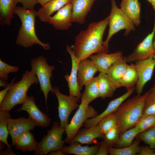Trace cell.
I'll list each match as a JSON object with an SVG mask.
<instances>
[{
    "mask_svg": "<svg viewBox=\"0 0 155 155\" xmlns=\"http://www.w3.org/2000/svg\"><path fill=\"white\" fill-rule=\"evenodd\" d=\"M108 20V16L99 22L90 23L86 30L75 37L72 49L80 60L87 59L94 53H104L102 38Z\"/></svg>",
    "mask_w": 155,
    "mask_h": 155,
    "instance_id": "6da1fadb",
    "label": "cell"
},
{
    "mask_svg": "<svg viewBox=\"0 0 155 155\" xmlns=\"http://www.w3.org/2000/svg\"><path fill=\"white\" fill-rule=\"evenodd\" d=\"M150 90L126 100L114 112L120 134L135 126L142 115L146 99Z\"/></svg>",
    "mask_w": 155,
    "mask_h": 155,
    "instance_id": "7a4b0ae2",
    "label": "cell"
},
{
    "mask_svg": "<svg viewBox=\"0 0 155 155\" xmlns=\"http://www.w3.org/2000/svg\"><path fill=\"white\" fill-rule=\"evenodd\" d=\"M15 14L20 19L21 26L19 29L16 41V44L26 48L32 47L35 44H38L44 50H48L50 46L48 43L42 42L36 35L35 24L37 11L34 9H29L22 7H17Z\"/></svg>",
    "mask_w": 155,
    "mask_h": 155,
    "instance_id": "3957f363",
    "label": "cell"
},
{
    "mask_svg": "<svg viewBox=\"0 0 155 155\" xmlns=\"http://www.w3.org/2000/svg\"><path fill=\"white\" fill-rule=\"evenodd\" d=\"M39 82L37 76L31 70H27L21 80L13 82L5 98L0 104V110L10 111L16 105L22 104L27 97V92L30 87L37 84Z\"/></svg>",
    "mask_w": 155,
    "mask_h": 155,
    "instance_id": "277c9868",
    "label": "cell"
},
{
    "mask_svg": "<svg viewBox=\"0 0 155 155\" xmlns=\"http://www.w3.org/2000/svg\"><path fill=\"white\" fill-rule=\"evenodd\" d=\"M111 11L108 16V32L103 44L105 53L108 52L109 42L114 34L121 30H124V35L126 36L135 29L131 20L118 7L115 0H111Z\"/></svg>",
    "mask_w": 155,
    "mask_h": 155,
    "instance_id": "5b68a950",
    "label": "cell"
},
{
    "mask_svg": "<svg viewBox=\"0 0 155 155\" xmlns=\"http://www.w3.org/2000/svg\"><path fill=\"white\" fill-rule=\"evenodd\" d=\"M65 131V128L60 127L58 122H54L51 128L47 131V134L38 142L34 151V155H46L51 152L61 149L65 142V140H62Z\"/></svg>",
    "mask_w": 155,
    "mask_h": 155,
    "instance_id": "8992f818",
    "label": "cell"
},
{
    "mask_svg": "<svg viewBox=\"0 0 155 155\" xmlns=\"http://www.w3.org/2000/svg\"><path fill=\"white\" fill-rule=\"evenodd\" d=\"M81 98V102L77 111L65 128L66 135L65 142L69 144L85 121L98 115V112L92 106L89 105L82 98Z\"/></svg>",
    "mask_w": 155,
    "mask_h": 155,
    "instance_id": "52a82bcc",
    "label": "cell"
},
{
    "mask_svg": "<svg viewBox=\"0 0 155 155\" xmlns=\"http://www.w3.org/2000/svg\"><path fill=\"white\" fill-rule=\"evenodd\" d=\"M30 65L31 70L35 73L38 80L40 90L44 95V101L47 106L49 92L51 91L54 94L50 78L52 77V72L55 69V66L49 65L47 59L42 55L31 60Z\"/></svg>",
    "mask_w": 155,
    "mask_h": 155,
    "instance_id": "ba28073f",
    "label": "cell"
},
{
    "mask_svg": "<svg viewBox=\"0 0 155 155\" xmlns=\"http://www.w3.org/2000/svg\"><path fill=\"white\" fill-rule=\"evenodd\" d=\"M53 89L54 94L58 102V109L60 120V126L65 128L68 123L69 117L71 113L79 107V99L76 97L62 94L57 87H54Z\"/></svg>",
    "mask_w": 155,
    "mask_h": 155,
    "instance_id": "9c48e42d",
    "label": "cell"
},
{
    "mask_svg": "<svg viewBox=\"0 0 155 155\" xmlns=\"http://www.w3.org/2000/svg\"><path fill=\"white\" fill-rule=\"evenodd\" d=\"M155 34V20L152 32L137 46L133 51L125 57L127 62L146 60L153 57L155 54L153 39Z\"/></svg>",
    "mask_w": 155,
    "mask_h": 155,
    "instance_id": "30bf717a",
    "label": "cell"
},
{
    "mask_svg": "<svg viewBox=\"0 0 155 155\" xmlns=\"http://www.w3.org/2000/svg\"><path fill=\"white\" fill-rule=\"evenodd\" d=\"M135 65L138 76L135 90L137 94L140 95L144 86L152 77L155 67V59L152 57L146 60L137 61Z\"/></svg>",
    "mask_w": 155,
    "mask_h": 155,
    "instance_id": "8fae6325",
    "label": "cell"
},
{
    "mask_svg": "<svg viewBox=\"0 0 155 155\" xmlns=\"http://www.w3.org/2000/svg\"><path fill=\"white\" fill-rule=\"evenodd\" d=\"M38 126L34 121L29 117H21L16 119L10 118L7 124L9 134L11 139V146L15 147L16 141L22 133L33 129Z\"/></svg>",
    "mask_w": 155,
    "mask_h": 155,
    "instance_id": "7c38bea8",
    "label": "cell"
},
{
    "mask_svg": "<svg viewBox=\"0 0 155 155\" xmlns=\"http://www.w3.org/2000/svg\"><path fill=\"white\" fill-rule=\"evenodd\" d=\"M25 111L37 125L38 127H44L49 126L51 119L46 114L42 112L37 106L35 103V98L32 96H27L22 104V106L16 111Z\"/></svg>",
    "mask_w": 155,
    "mask_h": 155,
    "instance_id": "4fadbf2b",
    "label": "cell"
},
{
    "mask_svg": "<svg viewBox=\"0 0 155 155\" xmlns=\"http://www.w3.org/2000/svg\"><path fill=\"white\" fill-rule=\"evenodd\" d=\"M66 51L69 53L71 60V69L70 74L65 75L64 77L67 81L69 88V95L76 97L80 99L82 94L81 90L78 82V73L80 60L74 55L72 48L67 45Z\"/></svg>",
    "mask_w": 155,
    "mask_h": 155,
    "instance_id": "5bb4252c",
    "label": "cell"
},
{
    "mask_svg": "<svg viewBox=\"0 0 155 155\" xmlns=\"http://www.w3.org/2000/svg\"><path fill=\"white\" fill-rule=\"evenodd\" d=\"M72 3L70 2L50 18L48 22L57 30L67 29L72 24Z\"/></svg>",
    "mask_w": 155,
    "mask_h": 155,
    "instance_id": "9a60e30c",
    "label": "cell"
},
{
    "mask_svg": "<svg viewBox=\"0 0 155 155\" xmlns=\"http://www.w3.org/2000/svg\"><path fill=\"white\" fill-rule=\"evenodd\" d=\"M135 90L134 88L127 90L125 93L111 101L105 109L101 113L94 118L87 119L84 123L85 127H88L97 124L103 117L114 112L121 104L133 94Z\"/></svg>",
    "mask_w": 155,
    "mask_h": 155,
    "instance_id": "2e32d148",
    "label": "cell"
},
{
    "mask_svg": "<svg viewBox=\"0 0 155 155\" xmlns=\"http://www.w3.org/2000/svg\"><path fill=\"white\" fill-rule=\"evenodd\" d=\"M123 57L122 52L119 51L110 54L97 53L91 55L89 57L95 65L98 71L107 73L111 67Z\"/></svg>",
    "mask_w": 155,
    "mask_h": 155,
    "instance_id": "e0dca14e",
    "label": "cell"
},
{
    "mask_svg": "<svg viewBox=\"0 0 155 155\" xmlns=\"http://www.w3.org/2000/svg\"><path fill=\"white\" fill-rule=\"evenodd\" d=\"M97 71L96 67L90 59L87 58L80 60L77 79L81 90L84 86L93 80L94 74Z\"/></svg>",
    "mask_w": 155,
    "mask_h": 155,
    "instance_id": "ac0fdd59",
    "label": "cell"
},
{
    "mask_svg": "<svg viewBox=\"0 0 155 155\" xmlns=\"http://www.w3.org/2000/svg\"><path fill=\"white\" fill-rule=\"evenodd\" d=\"M95 0H72V22L81 24L85 21Z\"/></svg>",
    "mask_w": 155,
    "mask_h": 155,
    "instance_id": "d6986e66",
    "label": "cell"
},
{
    "mask_svg": "<svg viewBox=\"0 0 155 155\" xmlns=\"http://www.w3.org/2000/svg\"><path fill=\"white\" fill-rule=\"evenodd\" d=\"M103 136L97 124L79 130L70 143L77 142L81 144H91L96 139L103 138Z\"/></svg>",
    "mask_w": 155,
    "mask_h": 155,
    "instance_id": "ffe728a7",
    "label": "cell"
},
{
    "mask_svg": "<svg viewBox=\"0 0 155 155\" xmlns=\"http://www.w3.org/2000/svg\"><path fill=\"white\" fill-rule=\"evenodd\" d=\"M120 6V9L135 25H139L141 22V4L138 0H121Z\"/></svg>",
    "mask_w": 155,
    "mask_h": 155,
    "instance_id": "44dd1931",
    "label": "cell"
},
{
    "mask_svg": "<svg viewBox=\"0 0 155 155\" xmlns=\"http://www.w3.org/2000/svg\"><path fill=\"white\" fill-rule=\"evenodd\" d=\"M72 0H52L44 5L42 6L37 11V16L40 21L48 22L51 15L57 11Z\"/></svg>",
    "mask_w": 155,
    "mask_h": 155,
    "instance_id": "7402d4cb",
    "label": "cell"
},
{
    "mask_svg": "<svg viewBox=\"0 0 155 155\" xmlns=\"http://www.w3.org/2000/svg\"><path fill=\"white\" fill-rule=\"evenodd\" d=\"M127 63L126 57L123 56L111 67L106 73L117 88L121 87L120 82L128 65Z\"/></svg>",
    "mask_w": 155,
    "mask_h": 155,
    "instance_id": "603a6c76",
    "label": "cell"
},
{
    "mask_svg": "<svg viewBox=\"0 0 155 155\" xmlns=\"http://www.w3.org/2000/svg\"><path fill=\"white\" fill-rule=\"evenodd\" d=\"M99 97L103 99L112 97L116 89L106 73H100L97 76Z\"/></svg>",
    "mask_w": 155,
    "mask_h": 155,
    "instance_id": "cb8c5ba5",
    "label": "cell"
},
{
    "mask_svg": "<svg viewBox=\"0 0 155 155\" xmlns=\"http://www.w3.org/2000/svg\"><path fill=\"white\" fill-rule=\"evenodd\" d=\"M38 143L33 134L28 131L18 137L16 141L14 147L16 150L23 152H30L35 150Z\"/></svg>",
    "mask_w": 155,
    "mask_h": 155,
    "instance_id": "d4e9b609",
    "label": "cell"
},
{
    "mask_svg": "<svg viewBox=\"0 0 155 155\" xmlns=\"http://www.w3.org/2000/svg\"><path fill=\"white\" fill-rule=\"evenodd\" d=\"M69 146H63L61 149L65 154L76 155H95L99 145L91 146H82L80 143L72 142Z\"/></svg>",
    "mask_w": 155,
    "mask_h": 155,
    "instance_id": "484cf974",
    "label": "cell"
},
{
    "mask_svg": "<svg viewBox=\"0 0 155 155\" xmlns=\"http://www.w3.org/2000/svg\"><path fill=\"white\" fill-rule=\"evenodd\" d=\"M138 76L135 64H128L121 80V87H125L127 90L131 89L136 86Z\"/></svg>",
    "mask_w": 155,
    "mask_h": 155,
    "instance_id": "4316f807",
    "label": "cell"
},
{
    "mask_svg": "<svg viewBox=\"0 0 155 155\" xmlns=\"http://www.w3.org/2000/svg\"><path fill=\"white\" fill-rule=\"evenodd\" d=\"M16 7L14 0H0V20L2 24H11Z\"/></svg>",
    "mask_w": 155,
    "mask_h": 155,
    "instance_id": "83f0119b",
    "label": "cell"
},
{
    "mask_svg": "<svg viewBox=\"0 0 155 155\" xmlns=\"http://www.w3.org/2000/svg\"><path fill=\"white\" fill-rule=\"evenodd\" d=\"M140 133L139 129L135 126L126 130L120 135L114 146L121 148L130 145L134 138Z\"/></svg>",
    "mask_w": 155,
    "mask_h": 155,
    "instance_id": "f1b7e54d",
    "label": "cell"
},
{
    "mask_svg": "<svg viewBox=\"0 0 155 155\" xmlns=\"http://www.w3.org/2000/svg\"><path fill=\"white\" fill-rule=\"evenodd\" d=\"M85 89L81 97L88 104L99 97L98 77L93 80L85 86Z\"/></svg>",
    "mask_w": 155,
    "mask_h": 155,
    "instance_id": "f546056e",
    "label": "cell"
},
{
    "mask_svg": "<svg viewBox=\"0 0 155 155\" xmlns=\"http://www.w3.org/2000/svg\"><path fill=\"white\" fill-rule=\"evenodd\" d=\"M140 140L135 141L130 145L123 148H117L108 146V154L110 155H135L138 154L141 146L139 145Z\"/></svg>",
    "mask_w": 155,
    "mask_h": 155,
    "instance_id": "4dcf8cb0",
    "label": "cell"
},
{
    "mask_svg": "<svg viewBox=\"0 0 155 155\" xmlns=\"http://www.w3.org/2000/svg\"><path fill=\"white\" fill-rule=\"evenodd\" d=\"M9 111L0 110V141L5 144L7 148H11L7 141L9 134L7 124L9 119L11 118Z\"/></svg>",
    "mask_w": 155,
    "mask_h": 155,
    "instance_id": "1f68e13d",
    "label": "cell"
},
{
    "mask_svg": "<svg viewBox=\"0 0 155 155\" xmlns=\"http://www.w3.org/2000/svg\"><path fill=\"white\" fill-rule=\"evenodd\" d=\"M117 120L114 113L103 117L97 124L104 135L109 130L117 125Z\"/></svg>",
    "mask_w": 155,
    "mask_h": 155,
    "instance_id": "d6a6232c",
    "label": "cell"
},
{
    "mask_svg": "<svg viewBox=\"0 0 155 155\" xmlns=\"http://www.w3.org/2000/svg\"><path fill=\"white\" fill-rule=\"evenodd\" d=\"M140 133L155 126V115H142L136 125Z\"/></svg>",
    "mask_w": 155,
    "mask_h": 155,
    "instance_id": "836d02e7",
    "label": "cell"
},
{
    "mask_svg": "<svg viewBox=\"0 0 155 155\" xmlns=\"http://www.w3.org/2000/svg\"><path fill=\"white\" fill-rule=\"evenodd\" d=\"M139 139L150 148L155 149V126L140 133Z\"/></svg>",
    "mask_w": 155,
    "mask_h": 155,
    "instance_id": "e575fe53",
    "label": "cell"
},
{
    "mask_svg": "<svg viewBox=\"0 0 155 155\" xmlns=\"http://www.w3.org/2000/svg\"><path fill=\"white\" fill-rule=\"evenodd\" d=\"M120 132L117 125L111 128L104 134L103 138L108 146L114 147L117 142Z\"/></svg>",
    "mask_w": 155,
    "mask_h": 155,
    "instance_id": "d590c367",
    "label": "cell"
},
{
    "mask_svg": "<svg viewBox=\"0 0 155 155\" xmlns=\"http://www.w3.org/2000/svg\"><path fill=\"white\" fill-rule=\"evenodd\" d=\"M155 115V94L150 92L146 98L142 115Z\"/></svg>",
    "mask_w": 155,
    "mask_h": 155,
    "instance_id": "8d00e7d4",
    "label": "cell"
},
{
    "mask_svg": "<svg viewBox=\"0 0 155 155\" xmlns=\"http://www.w3.org/2000/svg\"><path fill=\"white\" fill-rule=\"evenodd\" d=\"M19 69L18 66L9 65L0 59V77L7 81L9 78L8 74L11 73H16Z\"/></svg>",
    "mask_w": 155,
    "mask_h": 155,
    "instance_id": "74e56055",
    "label": "cell"
},
{
    "mask_svg": "<svg viewBox=\"0 0 155 155\" xmlns=\"http://www.w3.org/2000/svg\"><path fill=\"white\" fill-rule=\"evenodd\" d=\"M16 5L20 3L24 7L29 9H34V7L38 3L36 0H14Z\"/></svg>",
    "mask_w": 155,
    "mask_h": 155,
    "instance_id": "f35d334b",
    "label": "cell"
},
{
    "mask_svg": "<svg viewBox=\"0 0 155 155\" xmlns=\"http://www.w3.org/2000/svg\"><path fill=\"white\" fill-rule=\"evenodd\" d=\"M108 146L104 141L98 145L96 155H107Z\"/></svg>",
    "mask_w": 155,
    "mask_h": 155,
    "instance_id": "ab89813d",
    "label": "cell"
},
{
    "mask_svg": "<svg viewBox=\"0 0 155 155\" xmlns=\"http://www.w3.org/2000/svg\"><path fill=\"white\" fill-rule=\"evenodd\" d=\"M139 155H155V149L150 148L148 146L141 147L138 154Z\"/></svg>",
    "mask_w": 155,
    "mask_h": 155,
    "instance_id": "60d3db41",
    "label": "cell"
},
{
    "mask_svg": "<svg viewBox=\"0 0 155 155\" xmlns=\"http://www.w3.org/2000/svg\"><path fill=\"white\" fill-rule=\"evenodd\" d=\"M16 79V77H14L10 83H9L8 86L5 88L3 90L0 91V104L1 103L4 99L5 98L7 92L9 91L11 84L14 82V81Z\"/></svg>",
    "mask_w": 155,
    "mask_h": 155,
    "instance_id": "b9f144b4",
    "label": "cell"
},
{
    "mask_svg": "<svg viewBox=\"0 0 155 155\" xmlns=\"http://www.w3.org/2000/svg\"><path fill=\"white\" fill-rule=\"evenodd\" d=\"M49 155H65L64 152L61 150H58L50 152L48 154Z\"/></svg>",
    "mask_w": 155,
    "mask_h": 155,
    "instance_id": "7bdbcfd3",
    "label": "cell"
},
{
    "mask_svg": "<svg viewBox=\"0 0 155 155\" xmlns=\"http://www.w3.org/2000/svg\"><path fill=\"white\" fill-rule=\"evenodd\" d=\"M4 153H0V155H15V154L12 150L11 148H7L3 152Z\"/></svg>",
    "mask_w": 155,
    "mask_h": 155,
    "instance_id": "ee69618b",
    "label": "cell"
},
{
    "mask_svg": "<svg viewBox=\"0 0 155 155\" xmlns=\"http://www.w3.org/2000/svg\"><path fill=\"white\" fill-rule=\"evenodd\" d=\"M9 84L6 81L1 78H0V86L4 88L7 87Z\"/></svg>",
    "mask_w": 155,
    "mask_h": 155,
    "instance_id": "f6af8a7d",
    "label": "cell"
},
{
    "mask_svg": "<svg viewBox=\"0 0 155 155\" xmlns=\"http://www.w3.org/2000/svg\"><path fill=\"white\" fill-rule=\"evenodd\" d=\"M38 3H40L43 6L52 0H36Z\"/></svg>",
    "mask_w": 155,
    "mask_h": 155,
    "instance_id": "bcb514c9",
    "label": "cell"
},
{
    "mask_svg": "<svg viewBox=\"0 0 155 155\" xmlns=\"http://www.w3.org/2000/svg\"><path fill=\"white\" fill-rule=\"evenodd\" d=\"M152 5L155 13V0H147Z\"/></svg>",
    "mask_w": 155,
    "mask_h": 155,
    "instance_id": "7dc6e473",
    "label": "cell"
},
{
    "mask_svg": "<svg viewBox=\"0 0 155 155\" xmlns=\"http://www.w3.org/2000/svg\"><path fill=\"white\" fill-rule=\"evenodd\" d=\"M150 90L151 91V92L155 94V82L153 86Z\"/></svg>",
    "mask_w": 155,
    "mask_h": 155,
    "instance_id": "c3c4849f",
    "label": "cell"
},
{
    "mask_svg": "<svg viewBox=\"0 0 155 155\" xmlns=\"http://www.w3.org/2000/svg\"><path fill=\"white\" fill-rule=\"evenodd\" d=\"M154 36H155V38H154V40L153 41V44L154 48V52H155V34Z\"/></svg>",
    "mask_w": 155,
    "mask_h": 155,
    "instance_id": "681fc988",
    "label": "cell"
},
{
    "mask_svg": "<svg viewBox=\"0 0 155 155\" xmlns=\"http://www.w3.org/2000/svg\"><path fill=\"white\" fill-rule=\"evenodd\" d=\"M153 57L155 59V54L153 55Z\"/></svg>",
    "mask_w": 155,
    "mask_h": 155,
    "instance_id": "f907efd6",
    "label": "cell"
}]
</instances>
